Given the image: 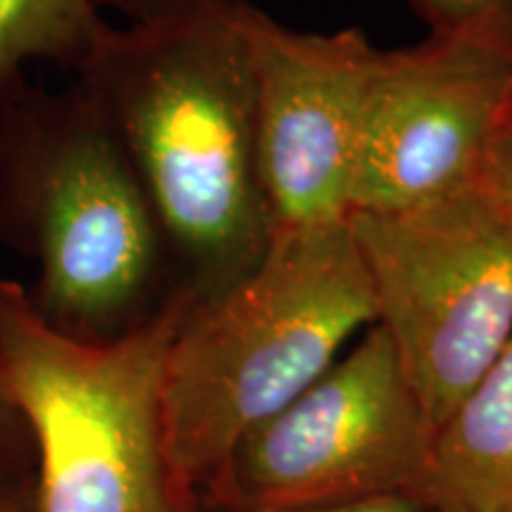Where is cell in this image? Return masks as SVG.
Wrapping results in <instances>:
<instances>
[{
  "mask_svg": "<svg viewBox=\"0 0 512 512\" xmlns=\"http://www.w3.org/2000/svg\"><path fill=\"white\" fill-rule=\"evenodd\" d=\"M95 8H112L121 15L131 19V22H147V19H157L169 15L176 10L183 0H91Z\"/></svg>",
  "mask_w": 512,
  "mask_h": 512,
  "instance_id": "cell-14",
  "label": "cell"
},
{
  "mask_svg": "<svg viewBox=\"0 0 512 512\" xmlns=\"http://www.w3.org/2000/svg\"><path fill=\"white\" fill-rule=\"evenodd\" d=\"M510 95V29H460L380 50L349 214L408 209L484 181Z\"/></svg>",
  "mask_w": 512,
  "mask_h": 512,
  "instance_id": "cell-7",
  "label": "cell"
},
{
  "mask_svg": "<svg viewBox=\"0 0 512 512\" xmlns=\"http://www.w3.org/2000/svg\"><path fill=\"white\" fill-rule=\"evenodd\" d=\"M349 226L375 323L439 427L512 339V216L479 181Z\"/></svg>",
  "mask_w": 512,
  "mask_h": 512,
  "instance_id": "cell-5",
  "label": "cell"
},
{
  "mask_svg": "<svg viewBox=\"0 0 512 512\" xmlns=\"http://www.w3.org/2000/svg\"><path fill=\"white\" fill-rule=\"evenodd\" d=\"M484 183L489 185L491 192L501 200L505 211L512 216V95L503 112L494 145H491Z\"/></svg>",
  "mask_w": 512,
  "mask_h": 512,
  "instance_id": "cell-13",
  "label": "cell"
},
{
  "mask_svg": "<svg viewBox=\"0 0 512 512\" xmlns=\"http://www.w3.org/2000/svg\"><path fill=\"white\" fill-rule=\"evenodd\" d=\"M38 453L31 425L0 380V505L36 491Z\"/></svg>",
  "mask_w": 512,
  "mask_h": 512,
  "instance_id": "cell-11",
  "label": "cell"
},
{
  "mask_svg": "<svg viewBox=\"0 0 512 512\" xmlns=\"http://www.w3.org/2000/svg\"><path fill=\"white\" fill-rule=\"evenodd\" d=\"M375 325L349 216L285 228L254 271L190 306L164 368L171 463L197 498L233 446Z\"/></svg>",
  "mask_w": 512,
  "mask_h": 512,
  "instance_id": "cell-3",
  "label": "cell"
},
{
  "mask_svg": "<svg viewBox=\"0 0 512 512\" xmlns=\"http://www.w3.org/2000/svg\"><path fill=\"white\" fill-rule=\"evenodd\" d=\"M0 512H36V491L31 496L17 498V501L0 505Z\"/></svg>",
  "mask_w": 512,
  "mask_h": 512,
  "instance_id": "cell-16",
  "label": "cell"
},
{
  "mask_svg": "<svg viewBox=\"0 0 512 512\" xmlns=\"http://www.w3.org/2000/svg\"><path fill=\"white\" fill-rule=\"evenodd\" d=\"M437 427L370 325L283 411L249 430L200 494L230 512H299L418 494Z\"/></svg>",
  "mask_w": 512,
  "mask_h": 512,
  "instance_id": "cell-6",
  "label": "cell"
},
{
  "mask_svg": "<svg viewBox=\"0 0 512 512\" xmlns=\"http://www.w3.org/2000/svg\"><path fill=\"white\" fill-rule=\"evenodd\" d=\"M202 505V512H230L214 508V505ZM299 512H425L420 503L411 496H392V498H377V501L354 503V505H337V508H323V510H299Z\"/></svg>",
  "mask_w": 512,
  "mask_h": 512,
  "instance_id": "cell-15",
  "label": "cell"
},
{
  "mask_svg": "<svg viewBox=\"0 0 512 512\" xmlns=\"http://www.w3.org/2000/svg\"><path fill=\"white\" fill-rule=\"evenodd\" d=\"M411 5L430 27V34H453L475 27L512 31L508 0H411Z\"/></svg>",
  "mask_w": 512,
  "mask_h": 512,
  "instance_id": "cell-12",
  "label": "cell"
},
{
  "mask_svg": "<svg viewBox=\"0 0 512 512\" xmlns=\"http://www.w3.org/2000/svg\"><path fill=\"white\" fill-rule=\"evenodd\" d=\"M249 0H183L107 27L74 74L105 112L164 230L178 292L209 302L275 233L261 174Z\"/></svg>",
  "mask_w": 512,
  "mask_h": 512,
  "instance_id": "cell-1",
  "label": "cell"
},
{
  "mask_svg": "<svg viewBox=\"0 0 512 512\" xmlns=\"http://www.w3.org/2000/svg\"><path fill=\"white\" fill-rule=\"evenodd\" d=\"M0 245L36 266L31 304L76 342H119L185 299L136 166L76 79H0Z\"/></svg>",
  "mask_w": 512,
  "mask_h": 512,
  "instance_id": "cell-2",
  "label": "cell"
},
{
  "mask_svg": "<svg viewBox=\"0 0 512 512\" xmlns=\"http://www.w3.org/2000/svg\"><path fill=\"white\" fill-rule=\"evenodd\" d=\"M508 8H510V19H512V0H508Z\"/></svg>",
  "mask_w": 512,
  "mask_h": 512,
  "instance_id": "cell-17",
  "label": "cell"
},
{
  "mask_svg": "<svg viewBox=\"0 0 512 512\" xmlns=\"http://www.w3.org/2000/svg\"><path fill=\"white\" fill-rule=\"evenodd\" d=\"M190 302L112 344L48 328L0 280V380L34 432L36 512H202L171 463L164 368Z\"/></svg>",
  "mask_w": 512,
  "mask_h": 512,
  "instance_id": "cell-4",
  "label": "cell"
},
{
  "mask_svg": "<svg viewBox=\"0 0 512 512\" xmlns=\"http://www.w3.org/2000/svg\"><path fill=\"white\" fill-rule=\"evenodd\" d=\"M107 27L91 0H0V79L31 62L76 74Z\"/></svg>",
  "mask_w": 512,
  "mask_h": 512,
  "instance_id": "cell-10",
  "label": "cell"
},
{
  "mask_svg": "<svg viewBox=\"0 0 512 512\" xmlns=\"http://www.w3.org/2000/svg\"><path fill=\"white\" fill-rule=\"evenodd\" d=\"M259 155L275 228L347 219L380 48L361 29L311 34L249 3ZM275 233V235H278Z\"/></svg>",
  "mask_w": 512,
  "mask_h": 512,
  "instance_id": "cell-8",
  "label": "cell"
},
{
  "mask_svg": "<svg viewBox=\"0 0 512 512\" xmlns=\"http://www.w3.org/2000/svg\"><path fill=\"white\" fill-rule=\"evenodd\" d=\"M425 512H512V339L434 434Z\"/></svg>",
  "mask_w": 512,
  "mask_h": 512,
  "instance_id": "cell-9",
  "label": "cell"
}]
</instances>
